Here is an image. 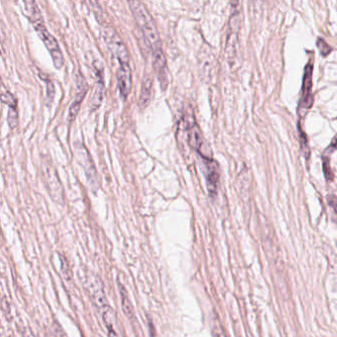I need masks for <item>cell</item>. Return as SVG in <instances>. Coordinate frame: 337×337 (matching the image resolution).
Returning <instances> with one entry per match:
<instances>
[{
    "mask_svg": "<svg viewBox=\"0 0 337 337\" xmlns=\"http://www.w3.org/2000/svg\"><path fill=\"white\" fill-rule=\"evenodd\" d=\"M119 293L121 296V303H122V308L125 314V316L129 320H133L135 319V310L133 306V303L131 302L128 293L125 289V287L119 284Z\"/></svg>",
    "mask_w": 337,
    "mask_h": 337,
    "instance_id": "8fae6325",
    "label": "cell"
},
{
    "mask_svg": "<svg viewBox=\"0 0 337 337\" xmlns=\"http://www.w3.org/2000/svg\"><path fill=\"white\" fill-rule=\"evenodd\" d=\"M80 104L81 102L74 100L73 103L71 104L70 108H69V112H68V121H73L74 119L76 118L79 109H80Z\"/></svg>",
    "mask_w": 337,
    "mask_h": 337,
    "instance_id": "9a60e30c",
    "label": "cell"
},
{
    "mask_svg": "<svg viewBox=\"0 0 337 337\" xmlns=\"http://www.w3.org/2000/svg\"><path fill=\"white\" fill-rule=\"evenodd\" d=\"M206 178H207V187L210 195L214 196L217 193V186L219 182V170L217 163L211 159L207 160V170H206Z\"/></svg>",
    "mask_w": 337,
    "mask_h": 337,
    "instance_id": "ba28073f",
    "label": "cell"
},
{
    "mask_svg": "<svg viewBox=\"0 0 337 337\" xmlns=\"http://www.w3.org/2000/svg\"><path fill=\"white\" fill-rule=\"evenodd\" d=\"M2 100L3 102H5L7 105H9L10 107H16V100H15L14 96L8 91L2 95Z\"/></svg>",
    "mask_w": 337,
    "mask_h": 337,
    "instance_id": "d6986e66",
    "label": "cell"
},
{
    "mask_svg": "<svg viewBox=\"0 0 337 337\" xmlns=\"http://www.w3.org/2000/svg\"><path fill=\"white\" fill-rule=\"evenodd\" d=\"M318 46H319V49L322 55H327L331 51V48L322 39H319Z\"/></svg>",
    "mask_w": 337,
    "mask_h": 337,
    "instance_id": "ac0fdd59",
    "label": "cell"
},
{
    "mask_svg": "<svg viewBox=\"0 0 337 337\" xmlns=\"http://www.w3.org/2000/svg\"><path fill=\"white\" fill-rule=\"evenodd\" d=\"M328 202L330 204V206L334 209V211L337 214V197H329Z\"/></svg>",
    "mask_w": 337,
    "mask_h": 337,
    "instance_id": "44dd1931",
    "label": "cell"
},
{
    "mask_svg": "<svg viewBox=\"0 0 337 337\" xmlns=\"http://www.w3.org/2000/svg\"><path fill=\"white\" fill-rule=\"evenodd\" d=\"M76 152L78 153V156H81L82 158H85V163H83V167H85V171H86V176L87 179L89 180V182L92 185H95V183H97V173H96V169L93 165V162L91 160V157L89 156V153L85 150V147L82 146V152L81 150H79V148L76 149Z\"/></svg>",
    "mask_w": 337,
    "mask_h": 337,
    "instance_id": "9c48e42d",
    "label": "cell"
},
{
    "mask_svg": "<svg viewBox=\"0 0 337 337\" xmlns=\"http://www.w3.org/2000/svg\"><path fill=\"white\" fill-rule=\"evenodd\" d=\"M152 85H153V80L152 76L147 74L143 80L142 85V90H141V95H139V106L141 108H145L149 105L152 98Z\"/></svg>",
    "mask_w": 337,
    "mask_h": 337,
    "instance_id": "30bf717a",
    "label": "cell"
},
{
    "mask_svg": "<svg viewBox=\"0 0 337 337\" xmlns=\"http://www.w3.org/2000/svg\"><path fill=\"white\" fill-rule=\"evenodd\" d=\"M117 78L120 94L124 99H126L132 88V71L129 64H120Z\"/></svg>",
    "mask_w": 337,
    "mask_h": 337,
    "instance_id": "5b68a950",
    "label": "cell"
},
{
    "mask_svg": "<svg viewBox=\"0 0 337 337\" xmlns=\"http://www.w3.org/2000/svg\"><path fill=\"white\" fill-rule=\"evenodd\" d=\"M103 90H104V82L102 80V77L99 76L98 82L96 85V89L93 93V97H92V100H91L92 110H96L100 106L102 98H103Z\"/></svg>",
    "mask_w": 337,
    "mask_h": 337,
    "instance_id": "4fadbf2b",
    "label": "cell"
},
{
    "mask_svg": "<svg viewBox=\"0 0 337 337\" xmlns=\"http://www.w3.org/2000/svg\"><path fill=\"white\" fill-rule=\"evenodd\" d=\"M61 268H62V272H63V275L64 277L67 279V280H70L71 279V270H70V267L68 265V262L66 259L65 256H61Z\"/></svg>",
    "mask_w": 337,
    "mask_h": 337,
    "instance_id": "5bb4252c",
    "label": "cell"
},
{
    "mask_svg": "<svg viewBox=\"0 0 337 337\" xmlns=\"http://www.w3.org/2000/svg\"><path fill=\"white\" fill-rule=\"evenodd\" d=\"M26 11L28 14V17L31 20L32 24L34 25L36 31L38 32L39 36L41 37L42 41L46 45L47 49L51 53V59L53 62V65L57 68H62L64 66V55L62 50L60 48V45L57 41V39L48 31L44 20L42 17L41 11L35 1H25L24 2Z\"/></svg>",
    "mask_w": 337,
    "mask_h": 337,
    "instance_id": "6da1fadb",
    "label": "cell"
},
{
    "mask_svg": "<svg viewBox=\"0 0 337 337\" xmlns=\"http://www.w3.org/2000/svg\"><path fill=\"white\" fill-rule=\"evenodd\" d=\"M8 123L11 129H14L17 126L18 115L15 107H10V111L8 113Z\"/></svg>",
    "mask_w": 337,
    "mask_h": 337,
    "instance_id": "2e32d148",
    "label": "cell"
},
{
    "mask_svg": "<svg viewBox=\"0 0 337 337\" xmlns=\"http://www.w3.org/2000/svg\"><path fill=\"white\" fill-rule=\"evenodd\" d=\"M331 148L337 149V135H335L331 142Z\"/></svg>",
    "mask_w": 337,
    "mask_h": 337,
    "instance_id": "603a6c76",
    "label": "cell"
},
{
    "mask_svg": "<svg viewBox=\"0 0 337 337\" xmlns=\"http://www.w3.org/2000/svg\"><path fill=\"white\" fill-rule=\"evenodd\" d=\"M313 65L308 63L304 68L303 74V91H302V99L301 104L304 109H308L313 105V96H312V87H313Z\"/></svg>",
    "mask_w": 337,
    "mask_h": 337,
    "instance_id": "8992f818",
    "label": "cell"
},
{
    "mask_svg": "<svg viewBox=\"0 0 337 337\" xmlns=\"http://www.w3.org/2000/svg\"><path fill=\"white\" fill-rule=\"evenodd\" d=\"M108 337H119V335L115 329H112V330H108Z\"/></svg>",
    "mask_w": 337,
    "mask_h": 337,
    "instance_id": "7402d4cb",
    "label": "cell"
},
{
    "mask_svg": "<svg viewBox=\"0 0 337 337\" xmlns=\"http://www.w3.org/2000/svg\"><path fill=\"white\" fill-rule=\"evenodd\" d=\"M90 295L94 304L101 311L105 306L108 305L106 295L104 292V287L102 285L99 278L95 277L90 285Z\"/></svg>",
    "mask_w": 337,
    "mask_h": 337,
    "instance_id": "52a82bcc",
    "label": "cell"
},
{
    "mask_svg": "<svg viewBox=\"0 0 337 337\" xmlns=\"http://www.w3.org/2000/svg\"><path fill=\"white\" fill-rule=\"evenodd\" d=\"M103 37L110 51L118 59L120 64H129V51L116 30L109 25L103 28Z\"/></svg>",
    "mask_w": 337,
    "mask_h": 337,
    "instance_id": "3957f363",
    "label": "cell"
},
{
    "mask_svg": "<svg viewBox=\"0 0 337 337\" xmlns=\"http://www.w3.org/2000/svg\"><path fill=\"white\" fill-rule=\"evenodd\" d=\"M130 8L133 12L137 27L141 29L147 43L152 49H160V37L151 13L149 12L147 6L137 0L129 1Z\"/></svg>",
    "mask_w": 337,
    "mask_h": 337,
    "instance_id": "7a4b0ae2",
    "label": "cell"
},
{
    "mask_svg": "<svg viewBox=\"0 0 337 337\" xmlns=\"http://www.w3.org/2000/svg\"><path fill=\"white\" fill-rule=\"evenodd\" d=\"M323 171H324L325 177L328 180H332L333 179V173H332L331 168H330V165H329V160L326 157H324V160H323Z\"/></svg>",
    "mask_w": 337,
    "mask_h": 337,
    "instance_id": "e0dca14e",
    "label": "cell"
},
{
    "mask_svg": "<svg viewBox=\"0 0 337 337\" xmlns=\"http://www.w3.org/2000/svg\"><path fill=\"white\" fill-rule=\"evenodd\" d=\"M102 319L104 320V323L108 330L115 329V322H116V317L114 310L108 304L101 310Z\"/></svg>",
    "mask_w": 337,
    "mask_h": 337,
    "instance_id": "7c38bea8",
    "label": "cell"
},
{
    "mask_svg": "<svg viewBox=\"0 0 337 337\" xmlns=\"http://www.w3.org/2000/svg\"><path fill=\"white\" fill-rule=\"evenodd\" d=\"M54 337H68L61 327L54 328Z\"/></svg>",
    "mask_w": 337,
    "mask_h": 337,
    "instance_id": "ffe728a7",
    "label": "cell"
},
{
    "mask_svg": "<svg viewBox=\"0 0 337 337\" xmlns=\"http://www.w3.org/2000/svg\"><path fill=\"white\" fill-rule=\"evenodd\" d=\"M152 64L155 73L160 80V85L163 89L167 86V66H166V58L164 52L160 49H156L152 51Z\"/></svg>",
    "mask_w": 337,
    "mask_h": 337,
    "instance_id": "277c9868",
    "label": "cell"
}]
</instances>
